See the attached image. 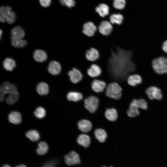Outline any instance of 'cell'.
Returning <instances> with one entry per match:
<instances>
[{"mask_svg":"<svg viewBox=\"0 0 167 167\" xmlns=\"http://www.w3.org/2000/svg\"><path fill=\"white\" fill-rule=\"evenodd\" d=\"M135 69L131 52L114 45L112 48L111 56L101 69V74L108 75L112 83L116 82L120 86L127 82L128 77L134 74Z\"/></svg>","mask_w":167,"mask_h":167,"instance_id":"cell-1","label":"cell"},{"mask_svg":"<svg viewBox=\"0 0 167 167\" xmlns=\"http://www.w3.org/2000/svg\"><path fill=\"white\" fill-rule=\"evenodd\" d=\"M105 91L107 96L113 99L119 100L122 96V88L115 82L108 84Z\"/></svg>","mask_w":167,"mask_h":167,"instance_id":"cell-2","label":"cell"},{"mask_svg":"<svg viewBox=\"0 0 167 167\" xmlns=\"http://www.w3.org/2000/svg\"><path fill=\"white\" fill-rule=\"evenodd\" d=\"M16 16L15 13L12 11L11 8L8 6H2L0 8V21L4 23L6 21L12 24L15 21Z\"/></svg>","mask_w":167,"mask_h":167,"instance_id":"cell-3","label":"cell"},{"mask_svg":"<svg viewBox=\"0 0 167 167\" xmlns=\"http://www.w3.org/2000/svg\"><path fill=\"white\" fill-rule=\"evenodd\" d=\"M154 71L159 75L167 74V58L164 57L157 58L152 62Z\"/></svg>","mask_w":167,"mask_h":167,"instance_id":"cell-4","label":"cell"},{"mask_svg":"<svg viewBox=\"0 0 167 167\" xmlns=\"http://www.w3.org/2000/svg\"><path fill=\"white\" fill-rule=\"evenodd\" d=\"M18 92V91L15 85L8 82H5L0 86V100L3 101L6 94H9V96Z\"/></svg>","mask_w":167,"mask_h":167,"instance_id":"cell-5","label":"cell"},{"mask_svg":"<svg viewBox=\"0 0 167 167\" xmlns=\"http://www.w3.org/2000/svg\"><path fill=\"white\" fill-rule=\"evenodd\" d=\"M85 108L91 113H95L99 107V101L97 97L92 95L84 100Z\"/></svg>","mask_w":167,"mask_h":167,"instance_id":"cell-6","label":"cell"},{"mask_svg":"<svg viewBox=\"0 0 167 167\" xmlns=\"http://www.w3.org/2000/svg\"><path fill=\"white\" fill-rule=\"evenodd\" d=\"M145 92L148 98L151 100H160L163 98L161 90L156 86L149 87L146 89Z\"/></svg>","mask_w":167,"mask_h":167,"instance_id":"cell-7","label":"cell"},{"mask_svg":"<svg viewBox=\"0 0 167 167\" xmlns=\"http://www.w3.org/2000/svg\"><path fill=\"white\" fill-rule=\"evenodd\" d=\"M113 25L108 20L102 21L99 24L98 30L103 35L108 36L112 33L113 30Z\"/></svg>","mask_w":167,"mask_h":167,"instance_id":"cell-8","label":"cell"},{"mask_svg":"<svg viewBox=\"0 0 167 167\" xmlns=\"http://www.w3.org/2000/svg\"><path fill=\"white\" fill-rule=\"evenodd\" d=\"M64 158L66 163L68 166L79 164L80 163L79 155L75 151H71L66 155Z\"/></svg>","mask_w":167,"mask_h":167,"instance_id":"cell-9","label":"cell"},{"mask_svg":"<svg viewBox=\"0 0 167 167\" xmlns=\"http://www.w3.org/2000/svg\"><path fill=\"white\" fill-rule=\"evenodd\" d=\"M98 30L97 27L92 22L89 21L85 23L83 26V33L88 37L93 36Z\"/></svg>","mask_w":167,"mask_h":167,"instance_id":"cell-10","label":"cell"},{"mask_svg":"<svg viewBox=\"0 0 167 167\" xmlns=\"http://www.w3.org/2000/svg\"><path fill=\"white\" fill-rule=\"evenodd\" d=\"M71 81L76 84L80 82L82 79L83 76L81 71L75 68H73L68 73Z\"/></svg>","mask_w":167,"mask_h":167,"instance_id":"cell-11","label":"cell"},{"mask_svg":"<svg viewBox=\"0 0 167 167\" xmlns=\"http://www.w3.org/2000/svg\"><path fill=\"white\" fill-rule=\"evenodd\" d=\"M107 86L106 83L104 81L96 79H94L91 84L92 89L97 93L104 92Z\"/></svg>","mask_w":167,"mask_h":167,"instance_id":"cell-12","label":"cell"},{"mask_svg":"<svg viewBox=\"0 0 167 167\" xmlns=\"http://www.w3.org/2000/svg\"><path fill=\"white\" fill-rule=\"evenodd\" d=\"M77 124L78 129L83 133L87 134L92 129L91 122L87 119H83L79 120Z\"/></svg>","mask_w":167,"mask_h":167,"instance_id":"cell-13","label":"cell"},{"mask_svg":"<svg viewBox=\"0 0 167 167\" xmlns=\"http://www.w3.org/2000/svg\"><path fill=\"white\" fill-rule=\"evenodd\" d=\"M102 72L101 68L98 65L92 64L87 71L88 75L90 77L96 79L99 76Z\"/></svg>","mask_w":167,"mask_h":167,"instance_id":"cell-14","label":"cell"},{"mask_svg":"<svg viewBox=\"0 0 167 167\" xmlns=\"http://www.w3.org/2000/svg\"><path fill=\"white\" fill-rule=\"evenodd\" d=\"M48 71L51 74L56 75L59 74L62 71V66L58 62L53 61L50 62L49 65Z\"/></svg>","mask_w":167,"mask_h":167,"instance_id":"cell-15","label":"cell"},{"mask_svg":"<svg viewBox=\"0 0 167 167\" xmlns=\"http://www.w3.org/2000/svg\"><path fill=\"white\" fill-rule=\"evenodd\" d=\"M127 113L128 116L131 118H135L140 114L139 107L134 99L130 105Z\"/></svg>","mask_w":167,"mask_h":167,"instance_id":"cell-16","label":"cell"},{"mask_svg":"<svg viewBox=\"0 0 167 167\" xmlns=\"http://www.w3.org/2000/svg\"><path fill=\"white\" fill-rule=\"evenodd\" d=\"M85 57L88 61L94 62L99 59L100 54L96 49L92 48L87 51L85 54Z\"/></svg>","mask_w":167,"mask_h":167,"instance_id":"cell-17","label":"cell"},{"mask_svg":"<svg viewBox=\"0 0 167 167\" xmlns=\"http://www.w3.org/2000/svg\"><path fill=\"white\" fill-rule=\"evenodd\" d=\"M76 141L79 145L86 148L89 146L91 142V138L87 134L82 133L78 135Z\"/></svg>","mask_w":167,"mask_h":167,"instance_id":"cell-18","label":"cell"},{"mask_svg":"<svg viewBox=\"0 0 167 167\" xmlns=\"http://www.w3.org/2000/svg\"><path fill=\"white\" fill-rule=\"evenodd\" d=\"M94 135L95 139L98 142L101 143L105 142L108 137L106 131L101 128L96 129L94 131Z\"/></svg>","mask_w":167,"mask_h":167,"instance_id":"cell-19","label":"cell"},{"mask_svg":"<svg viewBox=\"0 0 167 167\" xmlns=\"http://www.w3.org/2000/svg\"><path fill=\"white\" fill-rule=\"evenodd\" d=\"M66 98L69 101L74 102H78L84 99L82 94L76 91L68 92L66 95Z\"/></svg>","mask_w":167,"mask_h":167,"instance_id":"cell-20","label":"cell"},{"mask_svg":"<svg viewBox=\"0 0 167 167\" xmlns=\"http://www.w3.org/2000/svg\"><path fill=\"white\" fill-rule=\"evenodd\" d=\"M142 82L141 77L138 74H134L130 75L127 79L128 84L135 87L140 84Z\"/></svg>","mask_w":167,"mask_h":167,"instance_id":"cell-21","label":"cell"},{"mask_svg":"<svg viewBox=\"0 0 167 167\" xmlns=\"http://www.w3.org/2000/svg\"><path fill=\"white\" fill-rule=\"evenodd\" d=\"M105 115L106 119L111 122L115 121L118 116L117 111L114 108L107 109L105 112Z\"/></svg>","mask_w":167,"mask_h":167,"instance_id":"cell-22","label":"cell"},{"mask_svg":"<svg viewBox=\"0 0 167 167\" xmlns=\"http://www.w3.org/2000/svg\"><path fill=\"white\" fill-rule=\"evenodd\" d=\"M124 19L123 15L120 13L112 14L109 17V21L113 25H121L123 23Z\"/></svg>","mask_w":167,"mask_h":167,"instance_id":"cell-23","label":"cell"},{"mask_svg":"<svg viewBox=\"0 0 167 167\" xmlns=\"http://www.w3.org/2000/svg\"><path fill=\"white\" fill-rule=\"evenodd\" d=\"M95 10L99 16L102 18L106 17L109 13V7L106 5L104 3L100 4L96 7Z\"/></svg>","mask_w":167,"mask_h":167,"instance_id":"cell-24","label":"cell"},{"mask_svg":"<svg viewBox=\"0 0 167 167\" xmlns=\"http://www.w3.org/2000/svg\"><path fill=\"white\" fill-rule=\"evenodd\" d=\"M33 57L35 60L38 62H44L47 58L46 53L41 49L36 50L33 53Z\"/></svg>","mask_w":167,"mask_h":167,"instance_id":"cell-25","label":"cell"},{"mask_svg":"<svg viewBox=\"0 0 167 167\" xmlns=\"http://www.w3.org/2000/svg\"><path fill=\"white\" fill-rule=\"evenodd\" d=\"M8 119L9 122L12 123L19 124L21 121V115L17 111L12 112L9 115Z\"/></svg>","mask_w":167,"mask_h":167,"instance_id":"cell-26","label":"cell"},{"mask_svg":"<svg viewBox=\"0 0 167 167\" xmlns=\"http://www.w3.org/2000/svg\"><path fill=\"white\" fill-rule=\"evenodd\" d=\"M25 35L24 30L20 26L13 28L11 31V37L22 39Z\"/></svg>","mask_w":167,"mask_h":167,"instance_id":"cell-27","label":"cell"},{"mask_svg":"<svg viewBox=\"0 0 167 167\" xmlns=\"http://www.w3.org/2000/svg\"><path fill=\"white\" fill-rule=\"evenodd\" d=\"M4 68L8 71H12L16 66L15 62L13 59L7 58L4 61L3 63Z\"/></svg>","mask_w":167,"mask_h":167,"instance_id":"cell-28","label":"cell"},{"mask_svg":"<svg viewBox=\"0 0 167 167\" xmlns=\"http://www.w3.org/2000/svg\"><path fill=\"white\" fill-rule=\"evenodd\" d=\"M11 42L12 45L16 48H22L27 44L26 40L12 37H11Z\"/></svg>","mask_w":167,"mask_h":167,"instance_id":"cell-29","label":"cell"},{"mask_svg":"<svg viewBox=\"0 0 167 167\" xmlns=\"http://www.w3.org/2000/svg\"><path fill=\"white\" fill-rule=\"evenodd\" d=\"M36 91L39 95H46L49 92V86L45 83H40L37 86Z\"/></svg>","mask_w":167,"mask_h":167,"instance_id":"cell-30","label":"cell"},{"mask_svg":"<svg viewBox=\"0 0 167 167\" xmlns=\"http://www.w3.org/2000/svg\"><path fill=\"white\" fill-rule=\"evenodd\" d=\"M38 147L36 151L38 154L43 155L46 154L48 150V146L46 143L41 141L38 143Z\"/></svg>","mask_w":167,"mask_h":167,"instance_id":"cell-31","label":"cell"},{"mask_svg":"<svg viewBox=\"0 0 167 167\" xmlns=\"http://www.w3.org/2000/svg\"><path fill=\"white\" fill-rule=\"evenodd\" d=\"M26 136L32 141H36L40 138L39 133L35 130H32L28 131L26 134Z\"/></svg>","mask_w":167,"mask_h":167,"instance_id":"cell-32","label":"cell"},{"mask_svg":"<svg viewBox=\"0 0 167 167\" xmlns=\"http://www.w3.org/2000/svg\"><path fill=\"white\" fill-rule=\"evenodd\" d=\"M19 98V94L18 92L8 96L6 99V102L8 104L11 105L15 103L18 101Z\"/></svg>","mask_w":167,"mask_h":167,"instance_id":"cell-33","label":"cell"},{"mask_svg":"<svg viewBox=\"0 0 167 167\" xmlns=\"http://www.w3.org/2000/svg\"><path fill=\"white\" fill-rule=\"evenodd\" d=\"M34 114L37 118L40 119L42 118L45 115V110L43 108L39 107L36 109L34 112Z\"/></svg>","mask_w":167,"mask_h":167,"instance_id":"cell-34","label":"cell"},{"mask_svg":"<svg viewBox=\"0 0 167 167\" xmlns=\"http://www.w3.org/2000/svg\"><path fill=\"white\" fill-rule=\"evenodd\" d=\"M126 4L125 0H114L113 6L116 9L119 10L123 9Z\"/></svg>","mask_w":167,"mask_h":167,"instance_id":"cell-35","label":"cell"},{"mask_svg":"<svg viewBox=\"0 0 167 167\" xmlns=\"http://www.w3.org/2000/svg\"><path fill=\"white\" fill-rule=\"evenodd\" d=\"M59 0L61 4L69 8H71L74 6L75 4V2L74 0Z\"/></svg>","mask_w":167,"mask_h":167,"instance_id":"cell-36","label":"cell"},{"mask_svg":"<svg viewBox=\"0 0 167 167\" xmlns=\"http://www.w3.org/2000/svg\"><path fill=\"white\" fill-rule=\"evenodd\" d=\"M58 161L56 159L49 160L44 164L42 167H55Z\"/></svg>","mask_w":167,"mask_h":167,"instance_id":"cell-37","label":"cell"},{"mask_svg":"<svg viewBox=\"0 0 167 167\" xmlns=\"http://www.w3.org/2000/svg\"><path fill=\"white\" fill-rule=\"evenodd\" d=\"M41 5L44 7L49 6L51 3V0H39Z\"/></svg>","mask_w":167,"mask_h":167,"instance_id":"cell-38","label":"cell"},{"mask_svg":"<svg viewBox=\"0 0 167 167\" xmlns=\"http://www.w3.org/2000/svg\"><path fill=\"white\" fill-rule=\"evenodd\" d=\"M162 49L167 54V40L164 42L162 46Z\"/></svg>","mask_w":167,"mask_h":167,"instance_id":"cell-39","label":"cell"},{"mask_svg":"<svg viewBox=\"0 0 167 167\" xmlns=\"http://www.w3.org/2000/svg\"><path fill=\"white\" fill-rule=\"evenodd\" d=\"M15 167H27L24 164H21L18 165Z\"/></svg>","mask_w":167,"mask_h":167,"instance_id":"cell-40","label":"cell"},{"mask_svg":"<svg viewBox=\"0 0 167 167\" xmlns=\"http://www.w3.org/2000/svg\"><path fill=\"white\" fill-rule=\"evenodd\" d=\"M2 167H11L9 165L7 164L4 165Z\"/></svg>","mask_w":167,"mask_h":167,"instance_id":"cell-41","label":"cell"},{"mask_svg":"<svg viewBox=\"0 0 167 167\" xmlns=\"http://www.w3.org/2000/svg\"><path fill=\"white\" fill-rule=\"evenodd\" d=\"M2 33V31L1 30H0V38H1V37Z\"/></svg>","mask_w":167,"mask_h":167,"instance_id":"cell-42","label":"cell"},{"mask_svg":"<svg viewBox=\"0 0 167 167\" xmlns=\"http://www.w3.org/2000/svg\"><path fill=\"white\" fill-rule=\"evenodd\" d=\"M106 167L105 166H102V167ZM110 167H113L112 166H110Z\"/></svg>","mask_w":167,"mask_h":167,"instance_id":"cell-43","label":"cell"}]
</instances>
